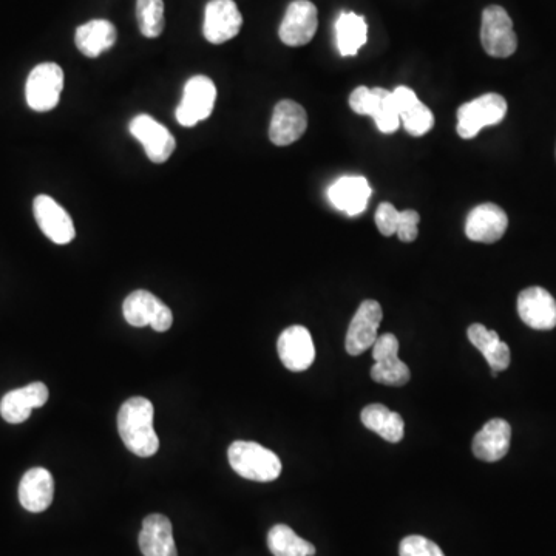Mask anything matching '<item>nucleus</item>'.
Wrapping results in <instances>:
<instances>
[{
  "label": "nucleus",
  "mask_w": 556,
  "mask_h": 556,
  "mask_svg": "<svg viewBox=\"0 0 556 556\" xmlns=\"http://www.w3.org/2000/svg\"><path fill=\"white\" fill-rule=\"evenodd\" d=\"M155 408L146 397H130L118 413V431L124 445L139 458H150L160 448L153 427Z\"/></svg>",
  "instance_id": "nucleus-1"
},
{
  "label": "nucleus",
  "mask_w": 556,
  "mask_h": 556,
  "mask_svg": "<svg viewBox=\"0 0 556 556\" xmlns=\"http://www.w3.org/2000/svg\"><path fill=\"white\" fill-rule=\"evenodd\" d=\"M229 464L241 478L271 482L282 473V462L274 451L257 442L237 441L228 450Z\"/></svg>",
  "instance_id": "nucleus-2"
},
{
  "label": "nucleus",
  "mask_w": 556,
  "mask_h": 556,
  "mask_svg": "<svg viewBox=\"0 0 556 556\" xmlns=\"http://www.w3.org/2000/svg\"><path fill=\"white\" fill-rule=\"evenodd\" d=\"M507 115V101L498 93H487L458 109V135L472 139L485 127L498 126Z\"/></svg>",
  "instance_id": "nucleus-3"
},
{
  "label": "nucleus",
  "mask_w": 556,
  "mask_h": 556,
  "mask_svg": "<svg viewBox=\"0 0 556 556\" xmlns=\"http://www.w3.org/2000/svg\"><path fill=\"white\" fill-rule=\"evenodd\" d=\"M350 106L357 115L371 116L376 121L377 129L382 133L396 132L401 126V118L397 112L393 92L380 89L357 87L350 96Z\"/></svg>",
  "instance_id": "nucleus-4"
},
{
  "label": "nucleus",
  "mask_w": 556,
  "mask_h": 556,
  "mask_svg": "<svg viewBox=\"0 0 556 556\" xmlns=\"http://www.w3.org/2000/svg\"><path fill=\"white\" fill-rule=\"evenodd\" d=\"M64 90V72L55 62H44L31 70L25 85L28 106L36 112L55 109Z\"/></svg>",
  "instance_id": "nucleus-5"
},
{
  "label": "nucleus",
  "mask_w": 556,
  "mask_h": 556,
  "mask_svg": "<svg viewBox=\"0 0 556 556\" xmlns=\"http://www.w3.org/2000/svg\"><path fill=\"white\" fill-rule=\"evenodd\" d=\"M481 44L492 58H509L518 48V38L507 11L490 5L482 13Z\"/></svg>",
  "instance_id": "nucleus-6"
},
{
  "label": "nucleus",
  "mask_w": 556,
  "mask_h": 556,
  "mask_svg": "<svg viewBox=\"0 0 556 556\" xmlns=\"http://www.w3.org/2000/svg\"><path fill=\"white\" fill-rule=\"evenodd\" d=\"M215 101H217V87L211 78L203 75L190 78L184 85L183 99L175 112L178 123L184 127L197 126L212 115Z\"/></svg>",
  "instance_id": "nucleus-7"
},
{
  "label": "nucleus",
  "mask_w": 556,
  "mask_h": 556,
  "mask_svg": "<svg viewBox=\"0 0 556 556\" xmlns=\"http://www.w3.org/2000/svg\"><path fill=\"white\" fill-rule=\"evenodd\" d=\"M123 314L129 325L136 328L150 325L158 333H166L173 325V314L169 306L152 292L143 289L132 292L124 300Z\"/></svg>",
  "instance_id": "nucleus-8"
},
{
  "label": "nucleus",
  "mask_w": 556,
  "mask_h": 556,
  "mask_svg": "<svg viewBox=\"0 0 556 556\" xmlns=\"http://www.w3.org/2000/svg\"><path fill=\"white\" fill-rule=\"evenodd\" d=\"M373 359L376 363L370 374L377 384L388 387H404L408 384L410 368L399 359V340L394 334L385 333L377 337L373 345Z\"/></svg>",
  "instance_id": "nucleus-9"
},
{
  "label": "nucleus",
  "mask_w": 556,
  "mask_h": 556,
  "mask_svg": "<svg viewBox=\"0 0 556 556\" xmlns=\"http://www.w3.org/2000/svg\"><path fill=\"white\" fill-rule=\"evenodd\" d=\"M319 27L316 5L309 0H294L289 4L278 28V36L288 47H302L316 36Z\"/></svg>",
  "instance_id": "nucleus-10"
},
{
  "label": "nucleus",
  "mask_w": 556,
  "mask_h": 556,
  "mask_svg": "<svg viewBox=\"0 0 556 556\" xmlns=\"http://www.w3.org/2000/svg\"><path fill=\"white\" fill-rule=\"evenodd\" d=\"M382 317H384V312H382L379 302L376 300L362 302L351 320L348 333H346V353L350 356H360L370 350L379 337L377 331H379Z\"/></svg>",
  "instance_id": "nucleus-11"
},
{
  "label": "nucleus",
  "mask_w": 556,
  "mask_h": 556,
  "mask_svg": "<svg viewBox=\"0 0 556 556\" xmlns=\"http://www.w3.org/2000/svg\"><path fill=\"white\" fill-rule=\"evenodd\" d=\"M243 16L234 0H211L204 11L203 34L211 44L231 41L240 33Z\"/></svg>",
  "instance_id": "nucleus-12"
},
{
  "label": "nucleus",
  "mask_w": 556,
  "mask_h": 556,
  "mask_svg": "<svg viewBox=\"0 0 556 556\" xmlns=\"http://www.w3.org/2000/svg\"><path fill=\"white\" fill-rule=\"evenodd\" d=\"M130 133L143 144L149 160L163 164L175 152L177 141L172 133L150 115H138L130 123Z\"/></svg>",
  "instance_id": "nucleus-13"
},
{
  "label": "nucleus",
  "mask_w": 556,
  "mask_h": 556,
  "mask_svg": "<svg viewBox=\"0 0 556 556\" xmlns=\"http://www.w3.org/2000/svg\"><path fill=\"white\" fill-rule=\"evenodd\" d=\"M277 351L283 365L294 373L308 370L316 359V346L305 326L294 325L285 329L278 337Z\"/></svg>",
  "instance_id": "nucleus-14"
},
{
  "label": "nucleus",
  "mask_w": 556,
  "mask_h": 556,
  "mask_svg": "<svg viewBox=\"0 0 556 556\" xmlns=\"http://www.w3.org/2000/svg\"><path fill=\"white\" fill-rule=\"evenodd\" d=\"M33 209L39 228L53 243L68 245L75 240L76 229L72 217L53 198L39 195L34 198Z\"/></svg>",
  "instance_id": "nucleus-15"
},
{
  "label": "nucleus",
  "mask_w": 556,
  "mask_h": 556,
  "mask_svg": "<svg viewBox=\"0 0 556 556\" xmlns=\"http://www.w3.org/2000/svg\"><path fill=\"white\" fill-rule=\"evenodd\" d=\"M509 228V217L501 207L493 203L479 204L468 214L465 235L476 243L492 245L501 240Z\"/></svg>",
  "instance_id": "nucleus-16"
},
{
  "label": "nucleus",
  "mask_w": 556,
  "mask_h": 556,
  "mask_svg": "<svg viewBox=\"0 0 556 556\" xmlns=\"http://www.w3.org/2000/svg\"><path fill=\"white\" fill-rule=\"evenodd\" d=\"M308 129V115L291 99L278 102L269 126V139L275 146L285 147L299 141Z\"/></svg>",
  "instance_id": "nucleus-17"
},
{
  "label": "nucleus",
  "mask_w": 556,
  "mask_h": 556,
  "mask_svg": "<svg viewBox=\"0 0 556 556\" xmlns=\"http://www.w3.org/2000/svg\"><path fill=\"white\" fill-rule=\"evenodd\" d=\"M518 314L530 328L550 331L556 326V302L540 286L524 289L518 297Z\"/></svg>",
  "instance_id": "nucleus-18"
},
{
  "label": "nucleus",
  "mask_w": 556,
  "mask_h": 556,
  "mask_svg": "<svg viewBox=\"0 0 556 556\" xmlns=\"http://www.w3.org/2000/svg\"><path fill=\"white\" fill-rule=\"evenodd\" d=\"M48 388L42 382H33L24 388L10 391L0 401V416L8 424H22L30 417L34 408L47 404Z\"/></svg>",
  "instance_id": "nucleus-19"
},
{
  "label": "nucleus",
  "mask_w": 556,
  "mask_h": 556,
  "mask_svg": "<svg viewBox=\"0 0 556 556\" xmlns=\"http://www.w3.org/2000/svg\"><path fill=\"white\" fill-rule=\"evenodd\" d=\"M55 496V479L45 468H31L19 484V501L31 513L45 512Z\"/></svg>",
  "instance_id": "nucleus-20"
},
{
  "label": "nucleus",
  "mask_w": 556,
  "mask_h": 556,
  "mask_svg": "<svg viewBox=\"0 0 556 556\" xmlns=\"http://www.w3.org/2000/svg\"><path fill=\"white\" fill-rule=\"evenodd\" d=\"M512 427L504 419L487 422L473 439L472 450L484 462L501 461L509 453Z\"/></svg>",
  "instance_id": "nucleus-21"
},
{
  "label": "nucleus",
  "mask_w": 556,
  "mask_h": 556,
  "mask_svg": "<svg viewBox=\"0 0 556 556\" xmlns=\"http://www.w3.org/2000/svg\"><path fill=\"white\" fill-rule=\"evenodd\" d=\"M371 192L367 178L343 177L329 187L328 198L336 209L356 217L367 209Z\"/></svg>",
  "instance_id": "nucleus-22"
},
{
  "label": "nucleus",
  "mask_w": 556,
  "mask_h": 556,
  "mask_svg": "<svg viewBox=\"0 0 556 556\" xmlns=\"http://www.w3.org/2000/svg\"><path fill=\"white\" fill-rule=\"evenodd\" d=\"M138 543L144 556H178L172 523L160 513H153L144 519Z\"/></svg>",
  "instance_id": "nucleus-23"
},
{
  "label": "nucleus",
  "mask_w": 556,
  "mask_h": 556,
  "mask_svg": "<svg viewBox=\"0 0 556 556\" xmlns=\"http://www.w3.org/2000/svg\"><path fill=\"white\" fill-rule=\"evenodd\" d=\"M401 124L410 135L424 136L434 127V116L424 102L417 99L416 93L408 87H397L393 92Z\"/></svg>",
  "instance_id": "nucleus-24"
},
{
  "label": "nucleus",
  "mask_w": 556,
  "mask_h": 556,
  "mask_svg": "<svg viewBox=\"0 0 556 556\" xmlns=\"http://www.w3.org/2000/svg\"><path fill=\"white\" fill-rule=\"evenodd\" d=\"M468 340L481 351L490 368L492 376H498L499 371H506L510 367V348L506 342L499 339L496 331H490L481 323H473L467 331Z\"/></svg>",
  "instance_id": "nucleus-25"
},
{
  "label": "nucleus",
  "mask_w": 556,
  "mask_h": 556,
  "mask_svg": "<svg viewBox=\"0 0 556 556\" xmlns=\"http://www.w3.org/2000/svg\"><path fill=\"white\" fill-rule=\"evenodd\" d=\"M118 31L112 22L95 19L76 30L75 42L78 50L87 58H98L115 45Z\"/></svg>",
  "instance_id": "nucleus-26"
},
{
  "label": "nucleus",
  "mask_w": 556,
  "mask_h": 556,
  "mask_svg": "<svg viewBox=\"0 0 556 556\" xmlns=\"http://www.w3.org/2000/svg\"><path fill=\"white\" fill-rule=\"evenodd\" d=\"M360 419L368 430L379 434L380 438H384L391 444H397L404 439V419H402L401 414L391 411L385 405H368V407L363 408Z\"/></svg>",
  "instance_id": "nucleus-27"
},
{
  "label": "nucleus",
  "mask_w": 556,
  "mask_h": 556,
  "mask_svg": "<svg viewBox=\"0 0 556 556\" xmlns=\"http://www.w3.org/2000/svg\"><path fill=\"white\" fill-rule=\"evenodd\" d=\"M336 39L340 55L345 58L356 56L368 41V25L365 17L343 11L336 22Z\"/></svg>",
  "instance_id": "nucleus-28"
},
{
  "label": "nucleus",
  "mask_w": 556,
  "mask_h": 556,
  "mask_svg": "<svg viewBox=\"0 0 556 556\" xmlns=\"http://www.w3.org/2000/svg\"><path fill=\"white\" fill-rule=\"evenodd\" d=\"M268 547L274 556H314L316 547L300 538L291 527L277 524L268 533Z\"/></svg>",
  "instance_id": "nucleus-29"
},
{
  "label": "nucleus",
  "mask_w": 556,
  "mask_h": 556,
  "mask_svg": "<svg viewBox=\"0 0 556 556\" xmlns=\"http://www.w3.org/2000/svg\"><path fill=\"white\" fill-rule=\"evenodd\" d=\"M139 30L149 39L158 38L164 30L163 0H136Z\"/></svg>",
  "instance_id": "nucleus-30"
},
{
  "label": "nucleus",
  "mask_w": 556,
  "mask_h": 556,
  "mask_svg": "<svg viewBox=\"0 0 556 556\" xmlns=\"http://www.w3.org/2000/svg\"><path fill=\"white\" fill-rule=\"evenodd\" d=\"M401 556H445L441 547L425 536L410 535L402 540L399 546Z\"/></svg>",
  "instance_id": "nucleus-31"
},
{
  "label": "nucleus",
  "mask_w": 556,
  "mask_h": 556,
  "mask_svg": "<svg viewBox=\"0 0 556 556\" xmlns=\"http://www.w3.org/2000/svg\"><path fill=\"white\" fill-rule=\"evenodd\" d=\"M399 218H401V212L397 211L393 204H380L376 211V224L380 234L385 235V237L396 234Z\"/></svg>",
  "instance_id": "nucleus-32"
},
{
  "label": "nucleus",
  "mask_w": 556,
  "mask_h": 556,
  "mask_svg": "<svg viewBox=\"0 0 556 556\" xmlns=\"http://www.w3.org/2000/svg\"><path fill=\"white\" fill-rule=\"evenodd\" d=\"M421 221V215L417 214L416 211L401 212V218H399V226H397V237L399 240L404 241V243H411V241L416 240L417 234V224Z\"/></svg>",
  "instance_id": "nucleus-33"
}]
</instances>
